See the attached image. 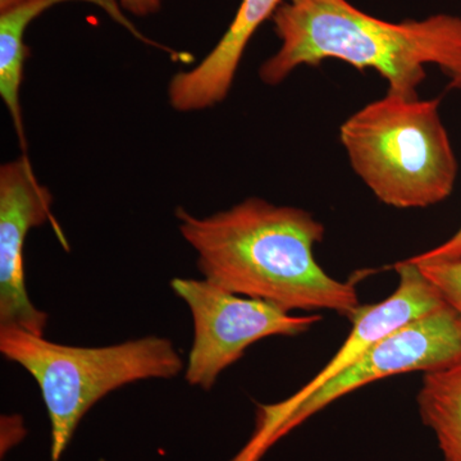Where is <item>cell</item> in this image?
<instances>
[{
  "label": "cell",
  "instance_id": "cell-1",
  "mask_svg": "<svg viewBox=\"0 0 461 461\" xmlns=\"http://www.w3.org/2000/svg\"><path fill=\"white\" fill-rule=\"evenodd\" d=\"M175 215L200 273L215 286L288 313L330 311L350 321L360 308L354 282L336 280L315 259L326 227L311 212L254 196L206 217L182 206Z\"/></svg>",
  "mask_w": 461,
  "mask_h": 461
},
{
  "label": "cell",
  "instance_id": "cell-2",
  "mask_svg": "<svg viewBox=\"0 0 461 461\" xmlns=\"http://www.w3.org/2000/svg\"><path fill=\"white\" fill-rule=\"evenodd\" d=\"M280 41L259 68L263 84L277 86L302 66L341 60L372 69L387 93L415 98L427 66L438 67L450 89L461 90V17L435 14L390 23L348 0H285L271 18Z\"/></svg>",
  "mask_w": 461,
  "mask_h": 461
},
{
  "label": "cell",
  "instance_id": "cell-3",
  "mask_svg": "<svg viewBox=\"0 0 461 461\" xmlns=\"http://www.w3.org/2000/svg\"><path fill=\"white\" fill-rule=\"evenodd\" d=\"M439 105L387 93L339 127L355 175L384 205L429 208L453 193L459 165Z\"/></svg>",
  "mask_w": 461,
  "mask_h": 461
},
{
  "label": "cell",
  "instance_id": "cell-4",
  "mask_svg": "<svg viewBox=\"0 0 461 461\" xmlns=\"http://www.w3.org/2000/svg\"><path fill=\"white\" fill-rule=\"evenodd\" d=\"M0 353L38 384L51 427V461H59L84 415L118 388L171 379L184 362L171 339L147 336L81 348L58 344L17 327H0Z\"/></svg>",
  "mask_w": 461,
  "mask_h": 461
},
{
  "label": "cell",
  "instance_id": "cell-5",
  "mask_svg": "<svg viewBox=\"0 0 461 461\" xmlns=\"http://www.w3.org/2000/svg\"><path fill=\"white\" fill-rule=\"evenodd\" d=\"M173 293L189 308L194 341L185 369L190 386L209 391L229 366L260 339L296 338L321 320L293 315L271 303L230 293L204 280L173 278Z\"/></svg>",
  "mask_w": 461,
  "mask_h": 461
},
{
  "label": "cell",
  "instance_id": "cell-6",
  "mask_svg": "<svg viewBox=\"0 0 461 461\" xmlns=\"http://www.w3.org/2000/svg\"><path fill=\"white\" fill-rule=\"evenodd\" d=\"M393 268L399 276L396 290L377 304L360 305L351 317L353 327L348 339L321 371L287 399L258 403L253 435L230 461H262L264 455L277 444L282 424L300 403L350 368L375 342L391 330L446 304L417 264L405 259L396 263Z\"/></svg>",
  "mask_w": 461,
  "mask_h": 461
},
{
  "label": "cell",
  "instance_id": "cell-7",
  "mask_svg": "<svg viewBox=\"0 0 461 461\" xmlns=\"http://www.w3.org/2000/svg\"><path fill=\"white\" fill-rule=\"evenodd\" d=\"M461 362V318L447 304L391 330L357 363L324 384L288 415L277 442L330 403L364 386L411 372H436Z\"/></svg>",
  "mask_w": 461,
  "mask_h": 461
},
{
  "label": "cell",
  "instance_id": "cell-8",
  "mask_svg": "<svg viewBox=\"0 0 461 461\" xmlns=\"http://www.w3.org/2000/svg\"><path fill=\"white\" fill-rule=\"evenodd\" d=\"M51 204L53 195L36 177L26 153L0 167V327L44 336L50 317L27 293L23 251L30 230L48 222L68 247Z\"/></svg>",
  "mask_w": 461,
  "mask_h": 461
},
{
  "label": "cell",
  "instance_id": "cell-9",
  "mask_svg": "<svg viewBox=\"0 0 461 461\" xmlns=\"http://www.w3.org/2000/svg\"><path fill=\"white\" fill-rule=\"evenodd\" d=\"M285 0H241L232 23L213 50L189 71L173 75L167 96L173 111L194 113L206 111L229 96L240 63L258 29Z\"/></svg>",
  "mask_w": 461,
  "mask_h": 461
},
{
  "label": "cell",
  "instance_id": "cell-10",
  "mask_svg": "<svg viewBox=\"0 0 461 461\" xmlns=\"http://www.w3.org/2000/svg\"><path fill=\"white\" fill-rule=\"evenodd\" d=\"M68 2H84L96 5L118 25L131 33L133 38L150 47L159 48L160 45L159 42L148 39L144 33L139 32L138 27L133 25L121 8L118 0H29L11 11L0 14V96L8 109L23 150L27 149V141L20 91L29 56V48L25 41L26 32L33 21L48 9Z\"/></svg>",
  "mask_w": 461,
  "mask_h": 461
},
{
  "label": "cell",
  "instance_id": "cell-11",
  "mask_svg": "<svg viewBox=\"0 0 461 461\" xmlns=\"http://www.w3.org/2000/svg\"><path fill=\"white\" fill-rule=\"evenodd\" d=\"M417 405L444 461H461V362L424 373Z\"/></svg>",
  "mask_w": 461,
  "mask_h": 461
},
{
  "label": "cell",
  "instance_id": "cell-12",
  "mask_svg": "<svg viewBox=\"0 0 461 461\" xmlns=\"http://www.w3.org/2000/svg\"><path fill=\"white\" fill-rule=\"evenodd\" d=\"M414 264L420 267L423 275L437 288L446 304L453 308L461 318V259Z\"/></svg>",
  "mask_w": 461,
  "mask_h": 461
},
{
  "label": "cell",
  "instance_id": "cell-13",
  "mask_svg": "<svg viewBox=\"0 0 461 461\" xmlns=\"http://www.w3.org/2000/svg\"><path fill=\"white\" fill-rule=\"evenodd\" d=\"M461 259V226L460 229L446 240L442 244L430 249L429 251L408 258L412 263L448 262V260Z\"/></svg>",
  "mask_w": 461,
  "mask_h": 461
},
{
  "label": "cell",
  "instance_id": "cell-14",
  "mask_svg": "<svg viewBox=\"0 0 461 461\" xmlns=\"http://www.w3.org/2000/svg\"><path fill=\"white\" fill-rule=\"evenodd\" d=\"M124 12L135 17L157 14L163 7V0H118Z\"/></svg>",
  "mask_w": 461,
  "mask_h": 461
},
{
  "label": "cell",
  "instance_id": "cell-15",
  "mask_svg": "<svg viewBox=\"0 0 461 461\" xmlns=\"http://www.w3.org/2000/svg\"><path fill=\"white\" fill-rule=\"evenodd\" d=\"M26 2H29V0H0V14L11 11V9L16 8Z\"/></svg>",
  "mask_w": 461,
  "mask_h": 461
}]
</instances>
